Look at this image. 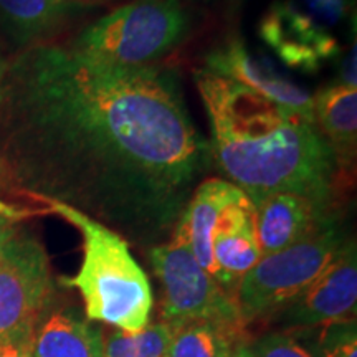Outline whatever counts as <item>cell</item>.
<instances>
[{
  "label": "cell",
  "instance_id": "6da1fadb",
  "mask_svg": "<svg viewBox=\"0 0 357 357\" xmlns=\"http://www.w3.org/2000/svg\"><path fill=\"white\" fill-rule=\"evenodd\" d=\"M0 159L37 197L153 230L178 220L212 164L176 71L52 43L7 65Z\"/></svg>",
  "mask_w": 357,
  "mask_h": 357
},
{
  "label": "cell",
  "instance_id": "7a4b0ae2",
  "mask_svg": "<svg viewBox=\"0 0 357 357\" xmlns=\"http://www.w3.org/2000/svg\"><path fill=\"white\" fill-rule=\"evenodd\" d=\"M211 124V159L257 205L291 192L333 202L341 177L314 123L208 70L194 75Z\"/></svg>",
  "mask_w": 357,
  "mask_h": 357
},
{
  "label": "cell",
  "instance_id": "3957f363",
  "mask_svg": "<svg viewBox=\"0 0 357 357\" xmlns=\"http://www.w3.org/2000/svg\"><path fill=\"white\" fill-rule=\"evenodd\" d=\"M38 199L83 236L82 266L73 278H63V283L82 294L88 319L126 333L144 329L154 306L153 289L123 236L68 204Z\"/></svg>",
  "mask_w": 357,
  "mask_h": 357
},
{
  "label": "cell",
  "instance_id": "277c9868",
  "mask_svg": "<svg viewBox=\"0 0 357 357\" xmlns=\"http://www.w3.org/2000/svg\"><path fill=\"white\" fill-rule=\"evenodd\" d=\"M181 0H132L88 25L73 47L119 66H151L171 53L189 32Z\"/></svg>",
  "mask_w": 357,
  "mask_h": 357
},
{
  "label": "cell",
  "instance_id": "5b68a950",
  "mask_svg": "<svg viewBox=\"0 0 357 357\" xmlns=\"http://www.w3.org/2000/svg\"><path fill=\"white\" fill-rule=\"evenodd\" d=\"M344 242L337 218L331 215L300 242L261 255L235 289V303L245 326L291 305Z\"/></svg>",
  "mask_w": 357,
  "mask_h": 357
},
{
  "label": "cell",
  "instance_id": "8992f818",
  "mask_svg": "<svg viewBox=\"0 0 357 357\" xmlns=\"http://www.w3.org/2000/svg\"><path fill=\"white\" fill-rule=\"evenodd\" d=\"M162 287L160 321L176 329L194 323H212L245 329L235 296L199 265L189 247L172 235L149 253Z\"/></svg>",
  "mask_w": 357,
  "mask_h": 357
},
{
  "label": "cell",
  "instance_id": "52a82bcc",
  "mask_svg": "<svg viewBox=\"0 0 357 357\" xmlns=\"http://www.w3.org/2000/svg\"><path fill=\"white\" fill-rule=\"evenodd\" d=\"M53 296L43 245L32 235L13 236L0 255V344L32 342Z\"/></svg>",
  "mask_w": 357,
  "mask_h": 357
},
{
  "label": "cell",
  "instance_id": "ba28073f",
  "mask_svg": "<svg viewBox=\"0 0 357 357\" xmlns=\"http://www.w3.org/2000/svg\"><path fill=\"white\" fill-rule=\"evenodd\" d=\"M357 252L346 240L321 275L284 311L288 328L310 329L356 321Z\"/></svg>",
  "mask_w": 357,
  "mask_h": 357
},
{
  "label": "cell",
  "instance_id": "9c48e42d",
  "mask_svg": "<svg viewBox=\"0 0 357 357\" xmlns=\"http://www.w3.org/2000/svg\"><path fill=\"white\" fill-rule=\"evenodd\" d=\"M258 35L284 65L303 73H316L339 53L336 37L293 0L271 3L258 22Z\"/></svg>",
  "mask_w": 357,
  "mask_h": 357
},
{
  "label": "cell",
  "instance_id": "30bf717a",
  "mask_svg": "<svg viewBox=\"0 0 357 357\" xmlns=\"http://www.w3.org/2000/svg\"><path fill=\"white\" fill-rule=\"evenodd\" d=\"M204 68L223 78L234 79L266 100L300 114L306 121L314 123L310 93L276 73L266 61L253 56L240 37H229L208 52Z\"/></svg>",
  "mask_w": 357,
  "mask_h": 357
},
{
  "label": "cell",
  "instance_id": "8fae6325",
  "mask_svg": "<svg viewBox=\"0 0 357 357\" xmlns=\"http://www.w3.org/2000/svg\"><path fill=\"white\" fill-rule=\"evenodd\" d=\"M253 207L261 255L300 242L333 215L329 213L331 204L291 192L271 194Z\"/></svg>",
  "mask_w": 357,
  "mask_h": 357
},
{
  "label": "cell",
  "instance_id": "7c38bea8",
  "mask_svg": "<svg viewBox=\"0 0 357 357\" xmlns=\"http://www.w3.org/2000/svg\"><path fill=\"white\" fill-rule=\"evenodd\" d=\"M213 276L235 296L240 280L261 258L255 230V207L247 195L220 213L212 235Z\"/></svg>",
  "mask_w": 357,
  "mask_h": 357
},
{
  "label": "cell",
  "instance_id": "4fadbf2b",
  "mask_svg": "<svg viewBox=\"0 0 357 357\" xmlns=\"http://www.w3.org/2000/svg\"><path fill=\"white\" fill-rule=\"evenodd\" d=\"M245 197L238 187L223 178H207L195 187L189 202L178 217L174 236L182 240L199 265L213 276L212 235L220 213ZM215 278V276H213Z\"/></svg>",
  "mask_w": 357,
  "mask_h": 357
},
{
  "label": "cell",
  "instance_id": "5bb4252c",
  "mask_svg": "<svg viewBox=\"0 0 357 357\" xmlns=\"http://www.w3.org/2000/svg\"><path fill=\"white\" fill-rule=\"evenodd\" d=\"M314 124L331 147L339 172L354 166L357 151V88L331 83L312 96Z\"/></svg>",
  "mask_w": 357,
  "mask_h": 357
},
{
  "label": "cell",
  "instance_id": "9a60e30c",
  "mask_svg": "<svg viewBox=\"0 0 357 357\" xmlns=\"http://www.w3.org/2000/svg\"><path fill=\"white\" fill-rule=\"evenodd\" d=\"M79 0H0V26L20 47L43 43L83 12Z\"/></svg>",
  "mask_w": 357,
  "mask_h": 357
},
{
  "label": "cell",
  "instance_id": "2e32d148",
  "mask_svg": "<svg viewBox=\"0 0 357 357\" xmlns=\"http://www.w3.org/2000/svg\"><path fill=\"white\" fill-rule=\"evenodd\" d=\"M102 331L88 321L66 312H55L35 329L32 357H102Z\"/></svg>",
  "mask_w": 357,
  "mask_h": 357
},
{
  "label": "cell",
  "instance_id": "e0dca14e",
  "mask_svg": "<svg viewBox=\"0 0 357 357\" xmlns=\"http://www.w3.org/2000/svg\"><path fill=\"white\" fill-rule=\"evenodd\" d=\"M245 339V329L212 323L187 324L174 331L164 357H234Z\"/></svg>",
  "mask_w": 357,
  "mask_h": 357
},
{
  "label": "cell",
  "instance_id": "ac0fdd59",
  "mask_svg": "<svg viewBox=\"0 0 357 357\" xmlns=\"http://www.w3.org/2000/svg\"><path fill=\"white\" fill-rule=\"evenodd\" d=\"M174 336L167 323L147 324L137 333L114 329L106 337L102 357H164Z\"/></svg>",
  "mask_w": 357,
  "mask_h": 357
},
{
  "label": "cell",
  "instance_id": "d6986e66",
  "mask_svg": "<svg viewBox=\"0 0 357 357\" xmlns=\"http://www.w3.org/2000/svg\"><path fill=\"white\" fill-rule=\"evenodd\" d=\"M234 357H312L296 339L284 333H270L258 339H245Z\"/></svg>",
  "mask_w": 357,
  "mask_h": 357
},
{
  "label": "cell",
  "instance_id": "ffe728a7",
  "mask_svg": "<svg viewBox=\"0 0 357 357\" xmlns=\"http://www.w3.org/2000/svg\"><path fill=\"white\" fill-rule=\"evenodd\" d=\"M312 22L331 32L333 26L351 19L354 0H293Z\"/></svg>",
  "mask_w": 357,
  "mask_h": 357
},
{
  "label": "cell",
  "instance_id": "44dd1931",
  "mask_svg": "<svg viewBox=\"0 0 357 357\" xmlns=\"http://www.w3.org/2000/svg\"><path fill=\"white\" fill-rule=\"evenodd\" d=\"M323 329V357H357L356 321L329 324Z\"/></svg>",
  "mask_w": 357,
  "mask_h": 357
},
{
  "label": "cell",
  "instance_id": "7402d4cb",
  "mask_svg": "<svg viewBox=\"0 0 357 357\" xmlns=\"http://www.w3.org/2000/svg\"><path fill=\"white\" fill-rule=\"evenodd\" d=\"M357 45H356V37L352 38V47L351 50L347 52V55L341 63V70H339V79L337 83L347 84V86L356 88L357 86V77H356V61H357Z\"/></svg>",
  "mask_w": 357,
  "mask_h": 357
},
{
  "label": "cell",
  "instance_id": "603a6c76",
  "mask_svg": "<svg viewBox=\"0 0 357 357\" xmlns=\"http://www.w3.org/2000/svg\"><path fill=\"white\" fill-rule=\"evenodd\" d=\"M15 235V218L8 215L7 212L0 211V255H2V252L6 250L7 245L12 242Z\"/></svg>",
  "mask_w": 357,
  "mask_h": 357
},
{
  "label": "cell",
  "instance_id": "cb8c5ba5",
  "mask_svg": "<svg viewBox=\"0 0 357 357\" xmlns=\"http://www.w3.org/2000/svg\"><path fill=\"white\" fill-rule=\"evenodd\" d=\"M32 342H10L0 344V357H32L30 354Z\"/></svg>",
  "mask_w": 357,
  "mask_h": 357
},
{
  "label": "cell",
  "instance_id": "d4e9b609",
  "mask_svg": "<svg viewBox=\"0 0 357 357\" xmlns=\"http://www.w3.org/2000/svg\"><path fill=\"white\" fill-rule=\"evenodd\" d=\"M6 68H7V65L3 63L2 60H0V82H2V78H3V73H6Z\"/></svg>",
  "mask_w": 357,
  "mask_h": 357
},
{
  "label": "cell",
  "instance_id": "484cf974",
  "mask_svg": "<svg viewBox=\"0 0 357 357\" xmlns=\"http://www.w3.org/2000/svg\"><path fill=\"white\" fill-rule=\"evenodd\" d=\"M3 172H6V167H3V162H2V159H0V181H2V177H3Z\"/></svg>",
  "mask_w": 357,
  "mask_h": 357
},
{
  "label": "cell",
  "instance_id": "4316f807",
  "mask_svg": "<svg viewBox=\"0 0 357 357\" xmlns=\"http://www.w3.org/2000/svg\"><path fill=\"white\" fill-rule=\"evenodd\" d=\"M83 3H89V2H102V0H79Z\"/></svg>",
  "mask_w": 357,
  "mask_h": 357
}]
</instances>
